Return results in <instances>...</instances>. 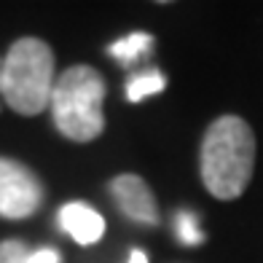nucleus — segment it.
<instances>
[{"label":"nucleus","mask_w":263,"mask_h":263,"mask_svg":"<svg viewBox=\"0 0 263 263\" xmlns=\"http://www.w3.org/2000/svg\"><path fill=\"white\" fill-rule=\"evenodd\" d=\"M199 166L201 183L215 199L231 201L245 194L255 170V135L245 118H215L201 140Z\"/></svg>","instance_id":"f257e3e1"},{"label":"nucleus","mask_w":263,"mask_h":263,"mask_svg":"<svg viewBox=\"0 0 263 263\" xmlns=\"http://www.w3.org/2000/svg\"><path fill=\"white\" fill-rule=\"evenodd\" d=\"M54 51L41 38H19L8 49L0 70V94L19 116H38L51 105Z\"/></svg>","instance_id":"f03ea898"},{"label":"nucleus","mask_w":263,"mask_h":263,"mask_svg":"<svg viewBox=\"0 0 263 263\" xmlns=\"http://www.w3.org/2000/svg\"><path fill=\"white\" fill-rule=\"evenodd\" d=\"M105 81L94 67H67L54 83L51 116L54 126L73 142H91L105 129Z\"/></svg>","instance_id":"7ed1b4c3"},{"label":"nucleus","mask_w":263,"mask_h":263,"mask_svg":"<svg viewBox=\"0 0 263 263\" xmlns=\"http://www.w3.org/2000/svg\"><path fill=\"white\" fill-rule=\"evenodd\" d=\"M43 201V183L30 166L0 156V215L22 220L38 212Z\"/></svg>","instance_id":"20e7f679"},{"label":"nucleus","mask_w":263,"mask_h":263,"mask_svg":"<svg viewBox=\"0 0 263 263\" xmlns=\"http://www.w3.org/2000/svg\"><path fill=\"white\" fill-rule=\"evenodd\" d=\"M110 194L116 199L129 220L142 223V226H156L159 223V204L148 183L137 175H118L110 180Z\"/></svg>","instance_id":"39448f33"},{"label":"nucleus","mask_w":263,"mask_h":263,"mask_svg":"<svg viewBox=\"0 0 263 263\" xmlns=\"http://www.w3.org/2000/svg\"><path fill=\"white\" fill-rule=\"evenodd\" d=\"M59 229L73 236L78 245H94L105 234V220L86 201H67L59 210Z\"/></svg>","instance_id":"423d86ee"},{"label":"nucleus","mask_w":263,"mask_h":263,"mask_svg":"<svg viewBox=\"0 0 263 263\" xmlns=\"http://www.w3.org/2000/svg\"><path fill=\"white\" fill-rule=\"evenodd\" d=\"M153 49V35L151 32H129L126 38L110 43V57H116L121 65H132L137 62V59H142L148 51Z\"/></svg>","instance_id":"0eeeda50"},{"label":"nucleus","mask_w":263,"mask_h":263,"mask_svg":"<svg viewBox=\"0 0 263 263\" xmlns=\"http://www.w3.org/2000/svg\"><path fill=\"white\" fill-rule=\"evenodd\" d=\"M166 86V78L159 73V70H148V73H140L126 83V100L129 102H140L151 97V94H159Z\"/></svg>","instance_id":"6e6552de"},{"label":"nucleus","mask_w":263,"mask_h":263,"mask_svg":"<svg viewBox=\"0 0 263 263\" xmlns=\"http://www.w3.org/2000/svg\"><path fill=\"white\" fill-rule=\"evenodd\" d=\"M175 231H177V239H180L183 245H188V247L204 242V234H201V229H199L196 215L188 212V210H180L175 215Z\"/></svg>","instance_id":"1a4fd4ad"},{"label":"nucleus","mask_w":263,"mask_h":263,"mask_svg":"<svg viewBox=\"0 0 263 263\" xmlns=\"http://www.w3.org/2000/svg\"><path fill=\"white\" fill-rule=\"evenodd\" d=\"M30 250L19 239H6L0 242V263H27Z\"/></svg>","instance_id":"9d476101"},{"label":"nucleus","mask_w":263,"mask_h":263,"mask_svg":"<svg viewBox=\"0 0 263 263\" xmlns=\"http://www.w3.org/2000/svg\"><path fill=\"white\" fill-rule=\"evenodd\" d=\"M27 263H59V253L51 247H41V250H30Z\"/></svg>","instance_id":"9b49d317"},{"label":"nucleus","mask_w":263,"mask_h":263,"mask_svg":"<svg viewBox=\"0 0 263 263\" xmlns=\"http://www.w3.org/2000/svg\"><path fill=\"white\" fill-rule=\"evenodd\" d=\"M129 263H148V255L142 253V250H132V255H129Z\"/></svg>","instance_id":"f8f14e48"},{"label":"nucleus","mask_w":263,"mask_h":263,"mask_svg":"<svg viewBox=\"0 0 263 263\" xmlns=\"http://www.w3.org/2000/svg\"><path fill=\"white\" fill-rule=\"evenodd\" d=\"M0 70H3V65H0Z\"/></svg>","instance_id":"ddd939ff"}]
</instances>
